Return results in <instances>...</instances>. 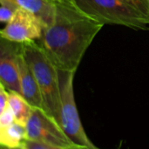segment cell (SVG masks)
I'll return each mask as SVG.
<instances>
[{
  "instance_id": "6da1fadb",
  "label": "cell",
  "mask_w": 149,
  "mask_h": 149,
  "mask_svg": "<svg viewBox=\"0 0 149 149\" xmlns=\"http://www.w3.org/2000/svg\"><path fill=\"white\" fill-rule=\"evenodd\" d=\"M103 26L80 10L75 3H58L53 23L45 29L38 42L58 70L76 72Z\"/></svg>"
},
{
  "instance_id": "7a4b0ae2",
  "label": "cell",
  "mask_w": 149,
  "mask_h": 149,
  "mask_svg": "<svg viewBox=\"0 0 149 149\" xmlns=\"http://www.w3.org/2000/svg\"><path fill=\"white\" fill-rule=\"evenodd\" d=\"M22 53L30 66L44 101L45 110L60 124L58 69L38 41L22 43Z\"/></svg>"
},
{
  "instance_id": "3957f363",
  "label": "cell",
  "mask_w": 149,
  "mask_h": 149,
  "mask_svg": "<svg viewBox=\"0 0 149 149\" xmlns=\"http://www.w3.org/2000/svg\"><path fill=\"white\" fill-rule=\"evenodd\" d=\"M78 8L102 24L123 25L149 30V20L139 10L121 0H74Z\"/></svg>"
},
{
  "instance_id": "277c9868",
  "label": "cell",
  "mask_w": 149,
  "mask_h": 149,
  "mask_svg": "<svg viewBox=\"0 0 149 149\" xmlns=\"http://www.w3.org/2000/svg\"><path fill=\"white\" fill-rule=\"evenodd\" d=\"M76 72L58 70L60 89V126L69 138L82 149L98 148L87 136L82 126L75 102L73 80Z\"/></svg>"
},
{
  "instance_id": "5b68a950",
  "label": "cell",
  "mask_w": 149,
  "mask_h": 149,
  "mask_svg": "<svg viewBox=\"0 0 149 149\" xmlns=\"http://www.w3.org/2000/svg\"><path fill=\"white\" fill-rule=\"evenodd\" d=\"M25 127L28 139L43 141L53 149H82L69 138L57 120L43 108H32Z\"/></svg>"
},
{
  "instance_id": "8992f818",
  "label": "cell",
  "mask_w": 149,
  "mask_h": 149,
  "mask_svg": "<svg viewBox=\"0 0 149 149\" xmlns=\"http://www.w3.org/2000/svg\"><path fill=\"white\" fill-rule=\"evenodd\" d=\"M45 29L43 22L31 11L18 7L1 30V38L17 43L38 41Z\"/></svg>"
},
{
  "instance_id": "52a82bcc",
  "label": "cell",
  "mask_w": 149,
  "mask_h": 149,
  "mask_svg": "<svg viewBox=\"0 0 149 149\" xmlns=\"http://www.w3.org/2000/svg\"><path fill=\"white\" fill-rule=\"evenodd\" d=\"M22 44L0 38V83L10 92L21 93L19 55Z\"/></svg>"
},
{
  "instance_id": "ba28073f",
  "label": "cell",
  "mask_w": 149,
  "mask_h": 149,
  "mask_svg": "<svg viewBox=\"0 0 149 149\" xmlns=\"http://www.w3.org/2000/svg\"><path fill=\"white\" fill-rule=\"evenodd\" d=\"M18 63H19V81H20L21 94L31 104L32 107L43 108L45 110L44 101L38 82L30 66L26 63L24 55L22 53V51L19 55Z\"/></svg>"
},
{
  "instance_id": "9c48e42d",
  "label": "cell",
  "mask_w": 149,
  "mask_h": 149,
  "mask_svg": "<svg viewBox=\"0 0 149 149\" xmlns=\"http://www.w3.org/2000/svg\"><path fill=\"white\" fill-rule=\"evenodd\" d=\"M18 7L25 9L36 15L45 24L50 26L55 18L56 3L52 0H10Z\"/></svg>"
},
{
  "instance_id": "30bf717a",
  "label": "cell",
  "mask_w": 149,
  "mask_h": 149,
  "mask_svg": "<svg viewBox=\"0 0 149 149\" xmlns=\"http://www.w3.org/2000/svg\"><path fill=\"white\" fill-rule=\"evenodd\" d=\"M27 138L26 127L14 122L7 127H0V145L6 148H19Z\"/></svg>"
},
{
  "instance_id": "8fae6325",
  "label": "cell",
  "mask_w": 149,
  "mask_h": 149,
  "mask_svg": "<svg viewBox=\"0 0 149 149\" xmlns=\"http://www.w3.org/2000/svg\"><path fill=\"white\" fill-rule=\"evenodd\" d=\"M8 107L11 109L16 122L26 126L33 107L24 97L19 93L10 92Z\"/></svg>"
},
{
  "instance_id": "7c38bea8",
  "label": "cell",
  "mask_w": 149,
  "mask_h": 149,
  "mask_svg": "<svg viewBox=\"0 0 149 149\" xmlns=\"http://www.w3.org/2000/svg\"><path fill=\"white\" fill-rule=\"evenodd\" d=\"M18 6L10 0H0V21L7 24L13 17Z\"/></svg>"
},
{
  "instance_id": "4fadbf2b",
  "label": "cell",
  "mask_w": 149,
  "mask_h": 149,
  "mask_svg": "<svg viewBox=\"0 0 149 149\" xmlns=\"http://www.w3.org/2000/svg\"><path fill=\"white\" fill-rule=\"evenodd\" d=\"M131 7L141 12L149 20V1L148 0H121Z\"/></svg>"
},
{
  "instance_id": "5bb4252c",
  "label": "cell",
  "mask_w": 149,
  "mask_h": 149,
  "mask_svg": "<svg viewBox=\"0 0 149 149\" xmlns=\"http://www.w3.org/2000/svg\"><path fill=\"white\" fill-rule=\"evenodd\" d=\"M20 149H53V148L43 141L26 138L22 143Z\"/></svg>"
},
{
  "instance_id": "9a60e30c",
  "label": "cell",
  "mask_w": 149,
  "mask_h": 149,
  "mask_svg": "<svg viewBox=\"0 0 149 149\" xmlns=\"http://www.w3.org/2000/svg\"><path fill=\"white\" fill-rule=\"evenodd\" d=\"M15 117L11 109L8 107L3 112L0 113V127H7L14 123Z\"/></svg>"
},
{
  "instance_id": "2e32d148",
  "label": "cell",
  "mask_w": 149,
  "mask_h": 149,
  "mask_svg": "<svg viewBox=\"0 0 149 149\" xmlns=\"http://www.w3.org/2000/svg\"><path fill=\"white\" fill-rule=\"evenodd\" d=\"M9 94L10 91H8L6 87L0 83V113L3 112L8 107Z\"/></svg>"
},
{
  "instance_id": "e0dca14e",
  "label": "cell",
  "mask_w": 149,
  "mask_h": 149,
  "mask_svg": "<svg viewBox=\"0 0 149 149\" xmlns=\"http://www.w3.org/2000/svg\"><path fill=\"white\" fill-rule=\"evenodd\" d=\"M54 1L56 3H74V0H52Z\"/></svg>"
},
{
  "instance_id": "ac0fdd59",
  "label": "cell",
  "mask_w": 149,
  "mask_h": 149,
  "mask_svg": "<svg viewBox=\"0 0 149 149\" xmlns=\"http://www.w3.org/2000/svg\"><path fill=\"white\" fill-rule=\"evenodd\" d=\"M148 1H149V0H148Z\"/></svg>"
}]
</instances>
